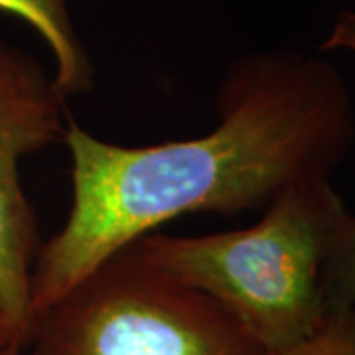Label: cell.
<instances>
[{"label": "cell", "mask_w": 355, "mask_h": 355, "mask_svg": "<svg viewBox=\"0 0 355 355\" xmlns=\"http://www.w3.org/2000/svg\"><path fill=\"white\" fill-rule=\"evenodd\" d=\"M28 347L32 355H263L221 306L130 247L40 312Z\"/></svg>", "instance_id": "3957f363"}, {"label": "cell", "mask_w": 355, "mask_h": 355, "mask_svg": "<svg viewBox=\"0 0 355 355\" xmlns=\"http://www.w3.org/2000/svg\"><path fill=\"white\" fill-rule=\"evenodd\" d=\"M270 355H355V310L330 312L302 342Z\"/></svg>", "instance_id": "8992f818"}, {"label": "cell", "mask_w": 355, "mask_h": 355, "mask_svg": "<svg viewBox=\"0 0 355 355\" xmlns=\"http://www.w3.org/2000/svg\"><path fill=\"white\" fill-rule=\"evenodd\" d=\"M69 119L67 99L38 58L0 40V312L24 349L32 330L30 279L42 241L20 164L64 140Z\"/></svg>", "instance_id": "277c9868"}, {"label": "cell", "mask_w": 355, "mask_h": 355, "mask_svg": "<svg viewBox=\"0 0 355 355\" xmlns=\"http://www.w3.org/2000/svg\"><path fill=\"white\" fill-rule=\"evenodd\" d=\"M330 312L355 310V216L352 214L328 272Z\"/></svg>", "instance_id": "52a82bcc"}, {"label": "cell", "mask_w": 355, "mask_h": 355, "mask_svg": "<svg viewBox=\"0 0 355 355\" xmlns=\"http://www.w3.org/2000/svg\"><path fill=\"white\" fill-rule=\"evenodd\" d=\"M349 217L330 176L306 178L280 191L251 227L148 233L128 247L211 298L270 355L302 342L330 314L328 272Z\"/></svg>", "instance_id": "7a4b0ae2"}, {"label": "cell", "mask_w": 355, "mask_h": 355, "mask_svg": "<svg viewBox=\"0 0 355 355\" xmlns=\"http://www.w3.org/2000/svg\"><path fill=\"white\" fill-rule=\"evenodd\" d=\"M0 10L24 20L46 42L53 60L51 76L65 99L93 89L95 67L77 34L69 0H0Z\"/></svg>", "instance_id": "5b68a950"}, {"label": "cell", "mask_w": 355, "mask_h": 355, "mask_svg": "<svg viewBox=\"0 0 355 355\" xmlns=\"http://www.w3.org/2000/svg\"><path fill=\"white\" fill-rule=\"evenodd\" d=\"M322 50H345L355 53V12H340L336 16L330 34L322 44Z\"/></svg>", "instance_id": "ba28073f"}, {"label": "cell", "mask_w": 355, "mask_h": 355, "mask_svg": "<svg viewBox=\"0 0 355 355\" xmlns=\"http://www.w3.org/2000/svg\"><path fill=\"white\" fill-rule=\"evenodd\" d=\"M216 109L211 132L146 146L97 139L69 119L71 207L32 266V322L162 223L265 209L292 184L331 176L355 144L354 99L343 76L296 51H251L231 62Z\"/></svg>", "instance_id": "6da1fadb"}, {"label": "cell", "mask_w": 355, "mask_h": 355, "mask_svg": "<svg viewBox=\"0 0 355 355\" xmlns=\"http://www.w3.org/2000/svg\"><path fill=\"white\" fill-rule=\"evenodd\" d=\"M0 355H24V347L18 345V343H14L10 347H6L4 352H0Z\"/></svg>", "instance_id": "30bf717a"}, {"label": "cell", "mask_w": 355, "mask_h": 355, "mask_svg": "<svg viewBox=\"0 0 355 355\" xmlns=\"http://www.w3.org/2000/svg\"><path fill=\"white\" fill-rule=\"evenodd\" d=\"M14 343L22 345L18 334H16V330L12 328V324L8 322V318L0 312V352H4L6 347H10ZM22 347H24V345H22Z\"/></svg>", "instance_id": "9c48e42d"}]
</instances>
